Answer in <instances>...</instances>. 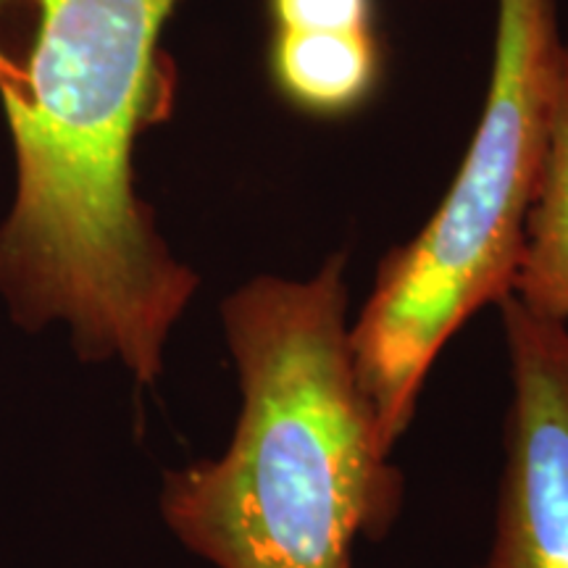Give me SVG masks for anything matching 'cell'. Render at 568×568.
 <instances>
[{
  "mask_svg": "<svg viewBox=\"0 0 568 568\" xmlns=\"http://www.w3.org/2000/svg\"><path fill=\"white\" fill-rule=\"evenodd\" d=\"M180 0H0V103L17 195L0 224L13 322H67L82 361L142 385L197 293L134 184V145L174 103L161 34Z\"/></svg>",
  "mask_w": 568,
  "mask_h": 568,
  "instance_id": "obj_1",
  "label": "cell"
},
{
  "mask_svg": "<svg viewBox=\"0 0 568 568\" xmlns=\"http://www.w3.org/2000/svg\"><path fill=\"white\" fill-rule=\"evenodd\" d=\"M510 400L495 535L479 568H568V329L497 305Z\"/></svg>",
  "mask_w": 568,
  "mask_h": 568,
  "instance_id": "obj_4",
  "label": "cell"
},
{
  "mask_svg": "<svg viewBox=\"0 0 568 568\" xmlns=\"http://www.w3.org/2000/svg\"><path fill=\"white\" fill-rule=\"evenodd\" d=\"M564 45L558 0H497L493 71L464 161L422 230L382 258L353 318L355 366L389 447L443 347L514 295Z\"/></svg>",
  "mask_w": 568,
  "mask_h": 568,
  "instance_id": "obj_3",
  "label": "cell"
},
{
  "mask_svg": "<svg viewBox=\"0 0 568 568\" xmlns=\"http://www.w3.org/2000/svg\"><path fill=\"white\" fill-rule=\"evenodd\" d=\"M268 13L282 32L374 30V0H268Z\"/></svg>",
  "mask_w": 568,
  "mask_h": 568,
  "instance_id": "obj_7",
  "label": "cell"
},
{
  "mask_svg": "<svg viewBox=\"0 0 568 568\" xmlns=\"http://www.w3.org/2000/svg\"><path fill=\"white\" fill-rule=\"evenodd\" d=\"M531 314L568 329V42L550 105L548 151L518 261L514 295Z\"/></svg>",
  "mask_w": 568,
  "mask_h": 568,
  "instance_id": "obj_5",
  "label": "cell"
},
{
  "mask_svg": "<svg viewBox=\"0 0 568 568\" xmlns=\"http://www.w3.org/2000/svg\"><path fill=\"white\" fill-rule=\"evenodd\" d=\"M268 69L280 95L308 116L337 119L361 109L382 77V51L368 32L274 30Z\"/></svg>",
  "mask_w": 568,
  "mask_h": 568,
  "instance_id": "obj_6",
  "label": "cell"
},
{
  "mask_svg": "<svg viewBox=\"0 0 568 568\" xmlns=\"http://www.w3.org/2000/svg\"><path fill=\"white\" fill-rule=\"evenodd\" d=\"M240 414L222 456L166 471L161 514L216 568H353L406 503L353 351L347 255L222 303Z\"/></svg>",
  "mask_w": 568,
  "mask_h": 568,
  "instance_id": "obj_2",
  "label": "cell"
}]
</instances>
